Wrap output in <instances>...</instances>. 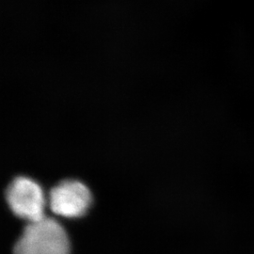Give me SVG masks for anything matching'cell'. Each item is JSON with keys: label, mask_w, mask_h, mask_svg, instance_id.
Here are the masks:
<instances>
[{"label": "cell", "mask_w": 254, "mask_h": 254, "mask_svg": "<svg viewBox=\"0 0 254 254\" xmlns=\"http://www.w3.org/2000/svg\"><path fill=\"white\" fill-rule=\"evenodd\" d=\"M70 243L64 227L53 218L28 223L14 247V254H69Z\"/></svg>", "instance_id": "6da1fadb"}, {"label": "cell", "mask_w": 254, "mask_h": 254, "mask_svg": "<svg viewBox=\"0 0 254 254\" xmlns=\"http://www.w3.org/2000/svg\"><path fill=\"white\" fill-rule=\"evenodd\" d=\"M7 201L11 211L28 223L46 218L44 191L32 179L17 177L11 182L7 190Z\"/></svg>", "instance_id": "7a4b0ae2"}, {"label": "cell", "mask_w": 254, "mask_h": 254, "mask_svg": "<svg viewBox=\"0 0 254 254\" xmlns=\"http://www.w3.org/2000/svg\"><path fill=\"white\" fill-rule=\"evenodd\" d=\"M48 203L52 212L58 216L78 218L83 216L91 205V192L81 182L67 180L51 190Z\"/></svg>", "instance_id": "3957f363"}]
</instances>
